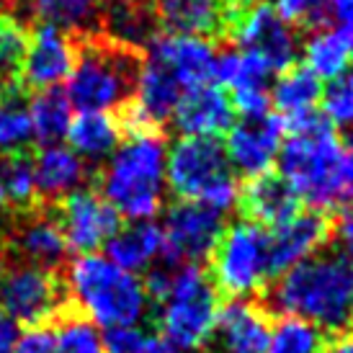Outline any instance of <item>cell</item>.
<instances>
[{"label": "cell", "mask_w": 353, "mask_h": 353, "mask_svg": "<svg viewBox=\"0 0 353 353\" xmlns=\"http://www.w3.org/2000/svg\"><path fill=\"white\" fill-rule=\"evenodd\" d=\"M258 302L271 317L307 320L327 338L348 333L353 317V263L330 243L268 281Z\"/></svg>", "instance_id": "1"}, {"label": "cell", "mask_w": 353, "mask_h": 353, "mask_svg": "<svg viewBox=\"0 0 353 353\" xmlns=\"http://www.w3.org/2000/svg\"><path fill=\"white\" fill-rule=\"evenodd\" d=\"M78 59L68 78L70 106L80 114H117L129 106L139 88L145 52L106 34L75 37Z\"/></svg>", "instance_id": "2"}, {"label": "cell", "mask_w": 353, "mask_h": 353, "mask_svg": "<svg viewBox=\"0 0 353 353\" xmlns=\"http://www.w3.org/2000/svg\"><path fill=\"white\" fill-rule=\"evenodd\" d=\"M279 170L314 212L330 214L353 204V152L333 127L317 134H289L279 150Z\"/></svg>", "instance_id": "3"}, {"label": "cell", "mask_w": 353, "mask_h": 353, "mask_svg": "<svg viewBox=\"0 0 353 353\" xmlns=\"http://www.w3.org/2000/svg\"><path fill=\"white\" fill-rule=\"evenodd\" d=\"M165 163V134H134L119 145L106 165L96 168L93 186L119 216L150 222L163 209Z\"/></svg>", "instance_id": "4"}, {"label": "cell", "mask_w": 353, "mask_h": 353, "mask_svg": "<svg viewBox=\"0 0 353 353\" xmlns=\"http://www.w3.org/2000/svg\"><path fill=\"white\" fill-rule=\"evenodd\" d=\"M65 284L72 302L90 323L103 327H129L150 312L145 284L119 268L106 255H78L65 265Z\"/></svg>", "instance_id": "5"}, {"label": "cell", "mask_w": 353, "mask_h": 353, "mask_svg": "<svg viewBox=\"0 0 353 353\" xmlns=\"http://www.w3.org/2000/svg\"><path fill=\"white\" fill-rule=\"evenodd\" d=\"M165 181L178 201H194L214 212H230L237 204L235 170L225 145L214 137H181L168 152Z\"/></svg>", "instance_id": "6"}, {"label": "cell", "mask_w": 353, "mask_h": 353, "mask_svg": "<svg viewBox=\"0 0 353 353\" xmlns=\"http://www.w3.org/2000/svg\"><path fill=\"white\" fill-rule=\"evenodd\" d=\"M219 292L199 263H181L170 294L160 307L157 327L176 353L204 348L219 312Z\"/></svg>", "instance_id": "7"}, {"label": "cell", "mask_w": 353, "mask_h": 353, "mask_svg": "<svg viewBox=\"0 0 353 353\" xmlns=\"http://www.w3.org/2000/svg\"><path fill=\"white\" fill-rule=\"evenodd\" d=\"M265 245L268 232L253 222L237 219L235 225L222 230L206 268L219 296L240 299L263 292V286L268 284Z\"/></svg>", "instance_id": "8"}, {"label": "cell", "mask_w": 353, "mask_h": 353, "mask_svg": "<svg viewBox=\"0 0 353 353\" xmlns=\"http://www.w3.org/2000/svg\"><path fill=\"white\" fill-rule=\"evenodd\" d=\"M0 310L13 323L39 327L75 310V302L65 284V271L8 261L0 284Z\"/></svg>", "instance_id": "9"}, {"label": "cell", "mask_w": 353, "mask_h": 353, "mask_svg": "<svg viewBox=\"0 0 353 353\" xmlns=\"http://www.w3.org/2000/svg\"><path fill=\"white\" fill-rule=\"evenodd\" d=\"M299 34L302 31L284 21L271 3H255L243 19L237 21L230 44L237 50L250 52L258 57L271 72H284L294 68L299 54Z\"/></svg>", "instance_id": "10"}, {"label": "cell", "mask_w": 353, "mask_h": 353, "mask_svg": "<svg viewBox=\"0 0 353 353\" xmlns=\"http://www.w3.org/2000/svg\"><path fill=\"white\" fill-rule=\"evenodd\" d=\"M160 230H163L160 261L201 265V261H209L225 230V216L194 201H176L168 206L165 227Z\"/></svg>", "instance_id": "11"}, {"label": "cell", "mask_w": 353, "mask_h": 353, "mask_svg": "<svg viewBox=\"0 0 353 353\" xmlns=\"http://www.w3.org/2000/svg\"><path fill=\"white\" fill-rule=\"evenodd\" d=\"M70 253L90 255L106 245L121 227V216L96 188H78L52 204Z\"/></svg>", "instance_id": "12"}, {"label": "cell", "mask_w": 353, "mask_h": 353, "mask_svg": "<svg viewBox=\"0 0 353 353\" xmlns=\"http://www.w3.org/2000/svg\"><path fill=\"white\" fill-rule=\"evenodd\" d=\"M333 216L325 212H299V214L268 232L265 245V261H268V281L289 271L292 265L302 263L304 258L314 255L333 243Z\"/></svg>", "instance_id": "13"}, {"label": "cell", "mask_w": 353, "mask_h": 353, "mask_svg": "<svg viewBox=\"0 0 353 353\" xmlns=\"http://www.w3.org/2000/svg\"><path fill=\"white\" fill-rule=\"evenodd\" d=\"M271 320L258 299H230L216 312L206 353H268Z\"/></svg>", "instance_id": "14"}, {"label": "cell", "mask_w": 353, "mask_h": 353, "mask_svg": "<svg viewBox=\"0 0 353 353\" xmlns=\"http://www.w3.org/2000/svg\"><path fill=\"white\" fill-rule=\"evenodd\" d=\"M78 59V44L72 34H65L52 26L31 29L26 57L21 65V90H41L57 88L62 80L70 78Z\"/></svg>", "instance_id": "15"}, {"label": "cell", "mask_w": 353, "mask_h": 353, "mask_svg": "<svg viewBox=\"0 0 353 353\" xmlns=\"http://www.w3.org/2000/svg\"><path fill=\"white\" fill-rule=\"evenodd\" d=\"M281 137H284V119L279 114L235 121V127L227 132L225 142L230 168H235L245 181L268 173L279 157Z\"/></svg>", "instance_id": "16"}, {"label": "cell", "mask_w": 353, "mask_h": 353, "mask_svg": "<svg viewBox=\"0 0 353 353\" xmlns=\"http://www.w3.org/2000/svg\"><path fill=\"white\" fill-rule=\"evenodd\" d=\"M103 0H10L8 16L23 29L52 26L72 37L99 34Z\"/></svg>", "instance_id": "17"}, {"label": "cell", "mask_w": 353, "mask_h": 353, "mask_svg": "<svg viewBox=\"0 0 353 353\" xmlns=\"http://www.w3.org/2000/svg\"><path fill=\"white\" fill-rule=\"evenodd\" d=\"M148 50L150 52H145V54L160 62L178 80V85L183 90L209 85V80L214 78L216 41L199 39V37L160 34Z\"/></svg>", "instance_id": "18"}, {"label": "cell", "mask_w": 353, "mask_h": 353, "mask_svg": "<svg viewBox=\"0 0 353 353\" xmlns=\"http://www.w3.org/2000/svg\"><path fill=\"white\" fill-rule=\"evenodd\" d=\"M237 212L240 219L253 222L258 227H281L292 222L302 212V199L294 194V188L276 173L248 178L237 191Z\"/></svg>", "instance_id": "19"}, {"label": "cell", "mask_w": 353, "mask_h": 353, "mask_svg": "<svg viewBox=\"0 0 353 353\" xmlns=\"http://www.w3.org/2000/svg\"><path fill=\"white\" fill-rule=\"evenodd\" d=\"M160 34L230 41V19L219 0H152Z\"/></svg>", "instance_id": "20"}, {"label": "cell", "mask_w": 353, "mask_h": 353, "mask_svg": "<svg viewBox=\"0 0 353 353\" xmlns=\"http://www.w3.org/2000/svg\"><path fill=\"white\" fill-rule=\"evenodd\" d=\"M235 106L219 85L186 90L173 111V124L183 137H219L235 127Z\"/></svg>", "instance_id": "21"}, {"label": "cell", "mask_w": 353, "mask_h": 353, "mask_svg": "<svg viewBox=\"0 0 353 353\" xmlns=\"http://www.w3.org/2000/svg\"><path fill=\"white\" fill-rule=\"evenodd\" d=\"M96 170L80 160L70 148L62 145H47L39 148L31 157V178H34V194L37 204H57L72 191H78Z\"/></svg>", "instance_id": "22"}, {"label": "cell", "mask_w": 353, "mask_h": 353, "mask_svg": "<svg viewBox=\"0 0 353 353\" xmlns=\"http://www.w3.org/2000/svg\"><path fill=\"white\" fill-rule=\"evenodd\" d=\"M121 127L114 114H80L70 121L68 139L70 150L85 163L93 165V170L117 152L121 145Z\"/></svg>", "instance_id": "23"}, {"label": "cell", "mask_w": 353, "mask_h": 353, "mask_svg": "<svg viewBox=\"0 0 353 353\" xmlns=\"http://www.w3.org/2000/svg\"><path fill=\"white\" fill-rule=\"evenodd\" d=\"M108 261L129 274L148 271L163 253V230L152 222H134L119 227V232L106 243Z\"/></svg>", "instance_id": "24"}, {"label": "cell", "mask_w": 353, "mask_h": 353, "mask_svg": "<svg viewBox=\"0 0 353 353\" xmlns=\"http://www.w3.org/2000/svg\"><path fill=\"white\" fill-rule=\"evenodd\" d=\"M31 134L37 137L41 148L57 145L59 139L68 137L70 121H72V106H70L65 90L50 88L34 96L29 103Z\"/></svg>", "instance_id": "25"}, {"label": "cell", "mask_w": 353, "mask_h": 353, "mask_svg": "<svg viewBox=\"0 0 353 353\" xmlns=\"http://www.w3.org/2000/svg\"><path fill=\"white\" fill-rule=\"evenodd\" d=\"M31 206H37L31 157L26 152L0 155V219L26 212Z\"/></svg>", "instance_id": "26"}, {"label": "cell", "mask_w": 353, "mask_h": 353, "mask_svg": "<svg viewBox=\"0 0 353 353\" xmlns=\"http://www.w3.org/2000/svg\"><path fill=\"white\" fill-rule=\"evenodd\" d=\"M351 59L348 52V37L343 31L325 29L307 34L304 41V68L320 80H333L345 72V65Z\"/></svg>", "instance_id": "27"}, {"label": "cell", "mask_w": 353, "mask_h": 353, "mask_svg": "<svg viewBox=\"0 0 353 353\" xmlns=\"http://www.w3.org/2000/svg\"><path fill=\"white\" fill-rule=\"evenodd\" d=\"M323 96V85L307 68H289L281 72L271 90V103L279 108V117H296L304 111H312L314 103Z\"/></svg>", "instance_id": "28"}, {"label": "cell", "mask_w": 353, "mask_h": 353, "mask_svg": "<svg viewBox=\"0 0 353 353\" xmlns=\"http://www.w3.org/2000/svg\"><path fill=\"white\" fill-rule=\"evenodd\" d=\"M29 47V31L19 21L0 13V96L23 93L19 85L21 65Z\"/></svg>", "instance_id": "29"}, {"label": "cell", "mask_w": 353, "mask_h": 353, "mask_svg": "<svg viewBox=\"0 0 353 353\" xmlns=\"http://www.w3.org/2000/svg\"><path fill=\"white\" fill-rule=\"evenodd\" d=\"M54 353H106L96 325L78 307L65 312L52 323Z\"/></svg>", "instance_id": "30"}, {"label": "cell", "mask_w": 353, "mask_h": 353, "mask_svg": "<svg viewBox=\"0 0 353 353\" xmlns=\"http://www.w3.org/2000/svg\"><path fill=\"white\" fill-rule=\"evenodd\" d=\"M327 335L299 317H276L268 353H323Z\"/></svg>", "instance_id": "31"}, {"label": "cell", "mask_w": 353, "mask_h": 353, "mask_svg": "<svg viewBox=\"0 0 353 353\" xmlns=\"http://www.w3.org/2000/svg\"><path fill=\"white\" fill-rule=\"evenodd\" d=\"M31 134L29 106H23L21 93L0 96V155H19L26 150Z\"/></svg>", "instance_id": "32"}, {"label": "cell", "mask_w": 353, "mask_h": 353, "mask_svg": "<svg viewBox=\"0 0 353 353\" xmlns=\"http://www.w3.org/2000/svg\"><path fill=\"white\" fill-rule=\"evenodd\" d=\"M101 341L106 353H176L160 333H148L137 325L108 327Z\"/></svg>", "instance_id": "33"}, {"label": "cell", "mask_w": 353, "mask_h": 353, "mask_svg": "<svg viewBox=\"0 0 353 353\" xmlns=\"http://www.w3.org/2000/svg\"><path fill=\"white\" fill-rule=\"evenodd\" d=\"M323 117L338 127H353V70L341 72L323 90Z\"/></svg>", "instance_id": "34"}, {"label": "cell", "mask_w": 353, "mask_h": 353, "mask_svg": "<svg viewBox=\"0 0 353 353\" xmlns=\"http://www.w3.org/2000/svg\"><path fill=\"white\" fill-rule=\"evenodd\" d=\"M13 353H54V333H52V325L29 327V330L19 338Z\"/></svg>", "instance_id": "35"}, {"label": "cell", "mask_w": 353, "mask_h": 353, "mask_svg": "<svg viewBox=\"0 0 353 353\" xmlns=\"http://www.w3.org/2000/svg\"><path fill=\"white\" fill-rule=\"evenodd\" d=\"M314 3H317V0H276L274 8L281 19L289 21L292 26H296V29L304 34L307 21H310V16H312Z\"/></svg>", "instance_id": "36"}, {"label": "cell", "mask_w": 353, "mask_h": 353, "mask_svg": "<svg viewBox=\"0 0 353 353\" xmlns=\"http://www.w3.org/2000/svg\"><path fill=\"white\" fill-rule=\"evenodd\" d=\"M333 225V243H338V248L348 255V261L353 263V204L345 206L343 212H338Z\"/></svg>", "instance_id": "37"}, {"label": "cell", "mask_w": 353, "mask_h": 353, "mask_svg": "<svg viewBox=\"0 0 353 353\" xmlns=\"http://www.w3.org/2000/svg\"><path fill=\"white\" fill-rule=\"evenodd\" d=\"M19 338V323H13L8 314L0 310V353H13Z\"/></svg>", "instance_id": "38"}, {"label": "cell", "mask_w": 353, "mask_h": 353, "mask_svg": "<svg viewBox=\"0 0 353 353\" xmlns=\"http://www.w3.org/2000/svg\"><path fill=\"white\" fill-rule=\"evenodd\" d=\"M222 3V8H225L227 19H230V29L235 31L237 21L245 16L248 10L253 8L255 3H261V0H219ZM232 31H230V37H232Z\"/></svg>", "instance_id": "39"}, {"label": "cell", "mask_w": 353, "mask_h": 353, "mask_svg": "<svg viewBox=\"0 0 353 353\" xmlns=\"http://www.w3.org/2000/svg\"><path fill=\"white\" fill-rule=\"evenodd\" d=\"M323 353H353V330L335 335V338H327Z\"/></svg>", "instance_id": "40"}, {"label": "cell", "mask_w": 353, "mask_h": 353, "mask_svg": "<svg viewBox=\"0 0 353 353\" xmlns=\"http://www.w3.org/2000/svg\"><path fill=\"white\" fill-rule=\"evenodd\" d=\"M345 37H348V52H351V57H353V29L348 31V34H345Z\"/></svg>", "instance_id": "41"}, {"label": "cell", "mask_w": 353, "mask_h": 353, "mask_svg": "<svg viewBox=\"0 0 353 353\" xmlns=\"http://www.w3.org/2000/svg\"><path fill=\"white\" fill-rule=\"evenodd\" d=\"M348 150H351V152H353V132H351V134H348Z\"/></svg>", "instance_id": "42"}, {"label": "cell", "mask_w": 353, "mask_h": 353, "mask_svg": "<svg viewBox=\"0 0 353 353\" xmlns=\"http://www.w3.org/2000/svg\"><path fill=\"white\" fill-rule=\"evenodd\" d=\"M351 325H353V317H351Z\"/></svg>", "instance_id": "43"}]
</instances>
